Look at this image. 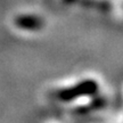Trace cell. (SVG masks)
Segmentation results:
<instances>
[{
	"instance_id": "cell-1",
	"label": "cell",
	"mask_w": 123,
	"mask_h": 123,
	"mask_svg": "<svg viewBox=\"0 0 123 123\" xmlns=\"http://www.w3.org/2000/svg\"><path fill=\"white\" fill-rule=\"evenodd\" d=\"M99 90V86L95 80H84L80 83L74 84L71 88L62 89L57 92V98L62 101H72L81 97H89L96 95Z\"/></svg>"
},
{
	"instance_id": "cell-2",
	"label": "cell",
	"mask_w": 123,
	"mask_h": 123,
	"mask_svg": "<svg viewBox=\"0 0 123 123\" xmlns=\"http://www.w3.org/2000/svg\"><path fill=\"white\" fill-rule=\"evenodd\" d=\"M15 25L21 30L35 31L42 26V21L34 15H22L15 19Z\"/></svg>"
}]
</instances>
